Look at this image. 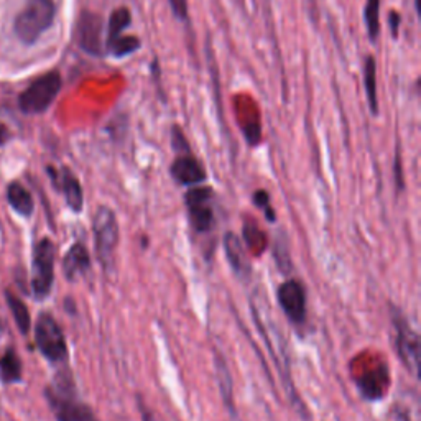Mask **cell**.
Wrapping results in <instances>:
<instances>
[{
    "mask_svg": "<svg viewBox=\"0 0 421 421\" xmlns=\"http://www.w3.org/2000/svg\"><path fill=\"white\" fill-rule=\"evenodd\" d=\"M47 397L58 421H99L93 410L76 397V390L68 375L57 379L53 387L48 389Z\"/></svg>",
    "mask_w": 421,
    "mask_h": 421,
    "instance_id": "cell-1",
    "label": "cell"
},
{
    "mask_svg": "<svg viewBox=\"0 0 421 421\" xmlns=\"http://www.w3.org/2000/svg\"><path fill=\"white\" fill-rule=\"evenodd\" d=\"M130 23H132V13H130V10L127 7L115 8L109 17L107 37H105V40L110 42V40H114V38L120 37V35H124V32L129 28ZM107 42H105V43H107Z\"/></svg>",
    "mask_w": 421,
    "mask_h": 421,
    "instance_id": "cell-18",
    "label": "cell"
},
{
    "mask_svg": "<svg viewBox=\"0 0 421 421\" xmlns=\"http://www.w3.org/2000/svg\"><path fill=\"white\" fill-rule=\"evenodd\" d=\"M173 179L183 186H196L206 179V170L191 155H179L170 167Z\"/></svg>",
    "mask_w": 421,
    "mask_h": 421,
    "instance_id": "cell-11",
    "label": "cell"
},
{
    "mask_svg": "<svg viewBox=\"0 0 421 421\" xmlns=\"http://www.w3.org/2000/svg\"><path fill=\"white\" fill-rule=\"evenodd\" d=\"M275 262H277L282 272H288V268L292 267V263H290V254H288L287 244L280 242V240H277V245H275Z\"/></svg>",
    "mask_w": 421,
    "mask_h": 421,
    "instance_id": "cell-25",
    "label": "cell"
},
{
    "mask_svg": "<svg viewBox=\"0 0 421 421\" xmlns=\"http://www.w3.org/2000/svg\"><path fill=\"white\" fill-rule=\"evenodd\" d=\"M61 186H63V193H64V198H66L68 206L71 208L74 213H81L83 204H84L83 188L81 184H79L78 178L69 173L68 170L63 173Z\"/></svg>",
    "mask_w": 421,
    "mask_h": 421,
    "instance_id": "cell-17",
    "label": "cell"
},
{
    "mask_svg": "<svg viewBox=\"0 0 421 421\" xmlns=\"http://www.w3.org/2000/svg\"><path fill=\"white\" fill-rule=\"evenodd\" d=\"M377 63L374 57L364 59V86L367 93L369 107L374 115H379V99H377Z\"/></svg>",
    "mask_w": 421,
    "mask_h": 421,
    "instance_id": "cell-16",
    "label": "cell"
},
{
    "mask_svg": "<svg viewBox=\"0 0 421 421\" xmlns=\"http://www.w3.org/2000/svg\"><path fill=\"white\" fill-rule=\"evenodd\" d=\"M8 130H7V127H5L4 124H0V145H2L5 140H7V137H8Z\"/></svg>",
    "mask_w": 421,
    "mask_h": 421,
    "instance_id": "cell-30",
    "label": "cell"
},
{
    "mask_svg": "<svg viewBox=\"0 0 421 421\" xmlns=\"http://www.w3.org/2000/svg\"><path fill=\"white\" fill-rule=\"evenodd\" d=\"M138 408H140V415H142V421H158L152 410H150L140 398H138Z\"/></svg>",
    "mask_w": 421,
    "mask_h": 421,
    "instance_id": "cell-29",
    "label": "cell"
},
{
    "mask_svg": "<svg viewBox=\"0 0 421 421\" xmlns=\"http://www.w3.org/2000/svg\"><path fill=\"white\" fill-rule=\"evenodd\" d=\"M215 367H218V377L220 384V392H223V398L230 413H234V403H232V380H230V374L227 370V365L223 359L215 357Z\"/></svg>",
    "mask_w": 421,
    "mask_h": 421,
    "instance_id": "cell-23",
    "label": "cell"
},
{
    "mask_svg": "<svg viewBox=\"0 0 421 421\" xmlns=\"http://www.w3.org/2000/svg\"><path fill=\"white\" fill-rule=\"evenodd\" d=\"M0 372H2V377L7 382H18L20 380L22 365H20V360L13 350H7L2 355V359H0Z\"/></svg>",
    "mask_w": 421,
    "mask_h": 421,
    "instance_id": "cell-22",
    "label": "cell"
},
{
    "mask_svg": "<svg viewBox=\"0 0 421 421\" xmlns=\"http://www.w3.org/2000/svg\"><path fill=\"white\" fill-rule=\"evenodd\" d=\"M140 47H142L140 40L137 37H130V35H120V37L105 43V49L109 53H112V57L115 58H124L127 54H132Z\"/></svg>",
    "mask_w": 421,
    "mask_h": 421,
    "instance_id": "cell-19",
    "label": "cell"
},
{
    "mask_svg": "<svg viewBox=\"0 0 421 421\" xmlns=\"http://www.w3.org/2000/svg\"><path fill=\"white\" fill-rule=\"evenodd\" d=\"M54 15H57V5L53 0H28L15 18V35L25 45H33L52 27Z\"/></svg>",
    "mask_w": 421,
    "mask_h": 421,
    "instance_id": "cell-2",
    "label": "cell"
},
{
    "mask_svg": "<svg viewBox=\"0 0 421 421\" xmlns=\"http://www.w3.org/2000/svg\"><path fill=\"white\" fill-rule=\"evenodd\" d=\"M392 314V323L397 333V352L398 357L402 359L405 367L412 372L415 377L420 374V338L415 333L412 326L405 318L403 313L398 308L392 307L390 309Z\"/></svg>",
    "mask_w": 421,
    "mask_h": 421,
    "instance_id": "cell-7",
    "label": "cell"
},
{
    "mask_svg": "<svg viewBox=\"0 0 421 421\" xmlns=\"http://www.w3.org/2000/svg\"><path fill=\"white\" fill-rule=\"evenodd\" d=\"M78 45L88 54L101 57L104 53V18L94 12H83L76 28Z\"/></svg>",
    "mask_w": 421,
    "mask_h": 421,
    "instance_id": "cell-10",
    "label": "cell"
},
{
    "mask_svg": "<svg viewBox=\"0 0 421 421\" xmlns=\"http://www.w3.org/2000/svg\"><path fill=\"white\" fill-rule=\"evenodd\" d=\"M400 22H402V18H400V13L398 12H390V15H389V23H390V30H392V37L395 40L398 38Z\"/></svg>",
    "mask_w": 421,
    "mask_h": 421,
    "instance_id": "cell-28",
    "label": "cell"
},
{
    "mask_svg": "<svg viewBox=\"0 0 421 421\" xmlns=\"http://www.w3.org/2000/svg\"><path fill=\"white\" fill-rule=\"evenodd\" d=\"M170 7L178 20H188V0H170Z\"/></svg>",
    "mask_w": 421,
    "mask_h": 421,
    "instance_id": "cell-27",
    "label": "cell"
},
{
    "mask_svg": "<svg viewBox=\"0 0 421 421\" xmlns=\"http://www.w3.org/2000/svg\"><path fill=\"white\" fill-rule=\"evenodd\" d=\"M224 250H225V255H227L230 267L234 268L235 273L237 275L249 273V265H247V260H245L242 244H240V240L234 232H227L224 235Z\"/></svg>",
    "mask_w": 421,
    "mask_h": 421,
    "instance_id": "cell-14",
    "label": "cell"
},
{
    "mask_svg": "<svg viewBox=\"0 0 421 421\" xmlns=\"http://www.w3.org/2000/svg\"><path fill=\"white\" fill-rule=\"evenodd\" d=\"M32 270V290L35 297L45 300L52 292L54 280V245L49 239H42L35 245Z\"/></svg>",
    "mask_w": 421,
    "mask_h": 421,
    "instance_id": "cell-6",
    "label": "cell"
},
{
    "mask_svg": "<svg viewBox=\"0 0 421 421\" xmlns=\"http://www.w3.org/2000/svg\"><path fill=\"white\" fill-rule=\"evenodd\" d=\"M280 308L293 324L307 323V292L298 280H287L277 290Z\"/></svg>",
    "mask_w": 421,
    "mask_h": 421,
    "instance_id": "cell-9",
    "label": "cell"
},
{
    "mask_svg": "<svg viewBox=\"0 0 421 421\" xmlns=\"http://www.w3.org/2000/svg\"><path fill=\"white\" fill-rule=\"evenodd\" d=\"M172 145H173V148L177 150L178 153H182V155L189 153L188 140H186V137H184V134L182 132V129H179V127H173Z\"/></svg>",
    "mask_w": 421,
    "mask_h": 421,
    "instance_id": "cell-26",
    "label": "cell"
},
{
    "mask_svg": "<svg viewBox=\"0 0 421 421\" xmlns=\"http://www.w3.org/2000/svg\"><path fill=\"white\" fill-rule=\"evenodd\" d=\"M254 203L259 209L263 210L265 218H267L268 223H275V213L272 206H270V196L265 189H259V191L254 194Z\"/></svg>",
    "mask_w": 421,
    "mask_h": 421,
    "instance_id": "cell-24",
    "label": "cell"
},
{
    "mask_svg": "<svg viewBox=\"0 0 421 421\" xmlns=\"http://www.w3.org/2000/svg\"><path fill=\"white\" fill-rule=\"evenodd\" d=\"M35 340H37L40 352L49 362L59 364L64 362V359L68 357L66 340H64L63 331L53 316L40 314L37 323H35Z\"/></svg>",
    "mask_w": 421,
    "mask_h": 421,
    "instance_id": "cell-5",
    "label": "cell"
},
{
    "mask_svg": "<svg viewBox=\"0 0 421 421\" xmlns=\"http://www.w3.org/2000/svg\"><path fill=\"white\" fill-rule=\"evenodd\" d=\"M210 196H213V189L203 186L191 188L184 196L189 223H191L193 229L198 234L209 232L214 224V210L213 204H210Z\"/></svg>",
    "mask_w": 421,
    "mask_h": 421,
    "instance_id": "cell-8",
    "label": "cell"
},
{
    "mask_svg": "<svg viewBox=\"0 0 421 421\" xmlns=\"http://www.w3.org/2000/svg\"><path fill=\"white\" fill-rule=\"evenodd\" d=\"M387 380V369H385V365H380L375 372L365 374L362 379H357V387L367 400H377L384 395Z\"/></svg>",
    "mask_w": 421,
    "mask_h": 421,
    "instance_id": "cell-13",
    "label": "cell"
},
{
    "mask_svg": "<svg viewBox=\"0 0 421 421\" xmlns=\"http://www.w3.org/2000/svg\"><path fill=\"white\" fill-rule=\"evenodd\" d=\"M93 230L99 262L105 270H110L114 265V254L119 244V225L114 210L105 206L99 208L93 220Z\"/></svg>",
    "mask_w": 421,
    "mask_h": 421,
    "instance_id": "cell-3",
    "label": "cell"
},
{
    "mask_svg": "<svg viewBox=\"0 0 421 421\" xmlns=\"http://www.w3.org/2000/svg\"><path fill=\"white\" fill-rule=\"evenodd\" d=\"M91 268V257L83 244H74L63 259V272L69 282L83 277Z\"/></svg>",
    "mask_w": 421,
    "mask_h": 421,
    "instance_id": "cell-12",
    "label": "cell"
},
{
    "mask_svg": "<svg viewBox=\"0 0 421 421\" xmlns=\"http://www.w3.org/2000/svg\"><path fill=\"white\" fill-rule=\"evenodd\" d=\"M59 89H61L59 73L52 71L45 74L25 89V93L18 99L20 109L25 114H42L57 99Z\"/></svg>",
    "mask_w": 421,
    "mask_h": 421,
    "instance_id": "cell-4",
    "label": "cell"
},
{
    "mask_svg": "<svg viewBox=\"0 0 421 421\" xmlns=\"http://www.w3.org/2000/svg\"><path fill=\"white\" fill-rule=\"evenodd\" d=\"M5 300H7L8 308L12 309L13 319L15 323H17L18 329L22 331V334H28L30 326H32V319H30V313L27 307H25V303L12 293H5Z\"/></svg>",
    "mask_w": 421,
    "mask_h": 421,
    "instance_id": "cell-20",
    "label": "cell"
},
{
    "mask_svg": "<svg viewBox=\"0 0 421 421\" xmlns=\"http://www.w3.org/2000/svg\"><path fill=\"white\" fill-rule=\"evenodd\" d=\"M415 7H417V12L420 13V0H415Z\"/></svg>",
    "mask_w": 421,
    "mask_h": 421,
    "instance_id": "cell-31",
    "label": "cell"
},
{
    "mask_svg": "<svg viewBox=\"0 0 421 421\" xmlns=\"http://www.w3.org/2000/svg\"><path fill=\"white\" fill-rule=\"evenodd\" d=\"M380 0H367L364 8V20L367 25V33L372 42L379 38L380 33Z\"/></svg>",
    "mask_w": 421,
    "mask_h": 421,
    "instance_id": "cell-21",
    "label": "cell"
},
{
    "mask_svg": "<svg viewBox=\"0 0 421 421\" xmlns=\"http://www.w3.org/2000/svg\"><path fill=\"white\" fill-rule=\"evenodd\" d=\"M7 199L15 210L18 214H22L23 218H30L33 214L35 204L32 194L27 191V188H23L20 183H12L7 188Z\"/></svg>",
    "mask_w": 421,
    "mask_h": 421,
    "instance_id": "cell-15",
    "label": "cell"
}]
</instances>
